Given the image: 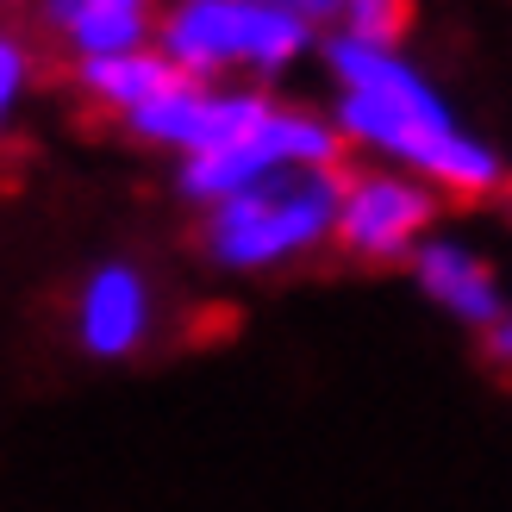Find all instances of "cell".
I'll return each mask as SVG.
<instances>
[{
    "label": "cell",
    "instance_id": "obj_6",
    "mask_svg": "<svg viewBox=\"0 0 512 512\" xmlns=\"http://www.w3.org/2000/svg\"><path fill=\"white\" fill-rule=\"evenodd\" d=\"M150 331H157L150 275L138 263H125V256L94 263L82 275V288H75V344L100 356V363H125V356H138L150 344Z\"/></svg>",
    "mask_w": 512,
    "mask_h": 512
},
{
    "label": "cell",
    "instance_id": "obj_5",
    "mask_svg": "<svg viewBox=\"0 0 512 512\" xmlns=\"http://www.w3.org/2000/svg\"><path fill=\"white\" fill-rule=\"evenodd\" d=\"M444 194L406 169L363 163L338 175V250L356 263H413L438 238Z\"/></svg>",
    "mask_w": 512,
    "mask_h": 512
},
{
    "label": "cell",
    "instance_id": "obj_8",
    "mask_svg": "<svg viewBox=\"0 0 512 512\" xmlns=\"http://www.w3.org/2000/svg\"><path fill=\"white\" fill-rule=\"evenodd\" d=\"M413 281H419V294L438 306V313H450L456 325L488 331V325L506 313V294H500L494 263H488L475 244H463V238H444V232L431 238V244L413 256Z\"/></svg>",
    "mask_w": 512,
    "mask_h": 512
},
{
    "label": "cell",
    "instance_id": "obj_3",
    "mask_svg": "<svg viewBox=\"0 0 512 512\" xmlns=\"http://www.w3.org/2000/svg\"><path fill=\"white\" fill-rule=\"evenodd\" d=\"M338 175L344 169H300L232 194L200 213V256L225 275H275L300 256L338 244Z\"/></svg>",
    "mask_w": 512,
    "mask_h": 512
},
{
    "label": "cell",
    "instance_id": "obj_2",
    "mask_svg": "<svg viewBox=\"0 0 512 512\" xmlns=\"http://www.w3.org/2000/svg\"><path fill=\"white\" fill-rule=\"evenodd\" d=\"M344 163V138L331 113H313V107H294L269 88H250L238 119L225 125V138L207 144L200 157L175 163V188L182 200H194L200 213L219 207L232 194H250L275 182V175H300V169H338Z\"/></svg>",
    "mask_w": 512,
    "mask_h": 512
},
{
    "label": "cell",
    "instance_id": "obj_13",
    "mask_svg": "<svg viewBox=\"0 0 512 512\" xmlns=\"http://www.w3.org/2000/svg\"><path fill=\"white\" fill-rule=\"evenodd\" d=\"M7 7H25V0H0V13H7Z\"/></svg>",
    "mask_w": 512,
    "mask_h": 512
},
{
    "label": "cell",
    "instance_id": "obj_9",
    "mask_svg": "<svg viewBox=\"0 0 512 512\" xmlns=\"http://www.w3.org/2000/svg\"><path fill=\"white\" fill-rule=\"evenodd\" d=\"M69 82H75V94H82L94 113H107L113 125H125V119H132L150 94L175 82V63L163 57L157 44H150V50H125V57L69 63Z\"/></svg>",
    "mask_w": 512,
    "mask_h": 512
},
{
    "label": "cell",
    "instance_id": "obj_12",
    "mask_svg": "<svg viewBox=\"0 0 512 512\" xmlns=\"http://www.w3.org/2000/svg\"><path fill=\"white\" fill-rule=\"evenodd\" d=\"M294 7H300L306 19H313L319 32H338V19H344V7H350V0H294Z\"/></svg>",
    "mask_w": 512,
    "mask_h": 512
},
{
    "label": "cell",
    "instance_id": "obj_1",
    "mask_svg": "<svg viewBox=\"0 0 512 512\" xmlns=\"http://www.w3.org/2000/svg\"><path fill=\"white\" fill-rule=\"evenodd\" d=\"M325 75L344 150L419 175L444 200H481L506 182L500 150L450 107V94L400 44L325 38Z\"/></svg>",
    "mask_w": 512,
    "mask_h": 512
},
{
    "label": "cell",
    "instance_id": "obj_11",
    "mask_svg": "<svg viewBox=\"0 0 512 512\" xmlns=\"http://www.w3.org/2000/svg\"><path fill=\"white\" fill-rule=\"evenodd\" d=\"M481 338H488V356H494V363L512 369V300H506V313H500L488 331H481Z\"/></svg>",
    "mask_w": 512,
    "mask_h": 512
},
{
    "label": "cell",
    "instance_id": "obj_10",
    "mask_svg": "<svg viewBox=\"0 0 512 512\" xmlns=\"http://www.w3.org/2000/svg\"><path fill=\"white\" fill-rule=\"evenodd\" d=\"M32 82H38V50L19 32H0V138L19 125L25 100H32Z\"/></svg>",
    "mask_w": 512,
    "mask_h": 512
},
{
    "label": "cell",
    "instance_id": "obj_7",
    "mask_svg": "<svg viewBox=\"0 0 512 512\" xmlns=\"http://www.w3.org/2000/svg\"><path fill=\"white\" fill-rule=\"evenodd\" d=\"M50 38L69 50V63L94 57H125V50L157 44V0H38Z\"/></svg>",
    "mask_w": 512,
    "mask_h": 512
},
{
    "label": "cell",
    "instance_id": "obj_4",
    "mask_svg": "<svg viewBox=\"0 0 512 512\" xmlns=\"http://www.w3.org/2000/svg\"><path fill=\"white\" fill-rule=\"evenodd\" d=\"M319 44V25L294 0H169L157 50L200 82H275Z\"/></svg>",
    "mask_w": 512,
    "mask_h": 512
}]
</instances>
